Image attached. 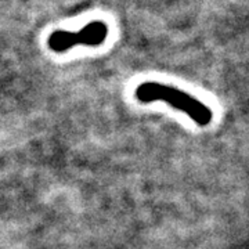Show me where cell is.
I'll list each match as a JSON object with an SVG mask.
<instances>
[{
	"mask_svg": "<svg viewBox=\"0 0 249 249\" xmlns=\"http://www.w3.org/2000/svg\"><path fill=\"white\" fill-rule=\"evenodd\" d=\"M134 96L142 103L163 101L190 116L199 126H206L212 121V111L196 97L178 88L157 82H144L136 88Z\"/></svg>",
	"mask_w": 249,
	"mask_h": 249,
	"instance_id": "6da1fadb",
	"label": "cell"
},
{
	"mask_svg": "<svg viewBox=\"0 0 249 249\" xmlns=\"http://www.w3.org/2000/svg\"><path fill=\"white\" fill-rule=\"evenodd\" d=\"M108 37V25L104 21H91L79 31H54L47 39V46L54 53H64L75 46L97 47Z\"/></svg>",
	"mask_w": 249,
	"mask_h": 249,
	"instance_id": "7a4b0ae2",
	"label": "cell"
}]
</instances>
